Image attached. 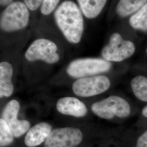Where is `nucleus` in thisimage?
<instances>
[{
  "label": "nucleus",
  "mask_w": 147,
  "mask_h": 147,
  "mask_svg": "<svg viewBox=\"0 0 147 147\" xmlns=\"http://www.w3.org/2000/svg\"><path fill=\"white\" fill-rule=\"evenodd\" d=\"M55 24L69 43L81 42L87 26L82 12L75 0H64L53 13Z\"/></svg>",
  "instance_id": "1"
},
{
  "label": "nucleus",
  "mask_w": 147,
  "mask_h": 147,
  "mask_svg": "<svg viewBox=\"0 0 147 147\" xmlns=\"http://www.w3.org/2000/svg\"><path fill=\"white\" fill-rule=\"evenodd\" d=\"M129 28L126 20L117 23L109 36L108 42L101 50L102 58L111 63L121 62L134 55L135 44L125 37Z\"/></svg>",
  "instance_id": "2"
},
{
  "label": "nucleus",
  "mask_w": 147,
  "mask_h": 147,
  "mask_svg": "<svg viewBox=\"0 0 147 147\" xmlns=\"http://www.w3.org/2000/svg\"><path fill=\"white\" fill-rule=\"evenodd\" d=\"M112 68V63L102 58H80L69 64L67 73L71 78H84L107 73Z\"/></svg>",
  "instance_id": "3"
},
{
  "label": "nucleus",
  "mask_w": 147,
  "mask_h": 147,
  "mask_svg": "<svg viewBox=\"0 0 147 147\" xmlns=\"http://www.w3.org/2000/svg\"><path fill=\"white\" fill-rule=\"evenodd\" d=\"M29 17L28 8L24 3H11L0 16V28L6 32L21 30L27 26Z\"/></svg>",
  "instance_id": "4"
},
{
  "label": "nucleus",
  "mask_w": 147,
  "mask_h": 147,
  "mask_svg": "<svg viewBox=\"0 0 147 147\" xmlns=\"http://www.w3.org/2000/svg\"><path fill=\"white\" fill-rule=\"evenodd\" d=\"M91 110L99 118L110 120L115 117L121 118L128 117L130 114L131 107L124 98L112 95L93 103L91 106Z\"/></svg>",
  "instance_id": "5"
},
{
  "label": "nucleus",
  "mask_w": 147,
  "mask_h": 147,
  "mask_svg": "<svg viewBox=\"0 0 147 147\" xmlns=\"http://www.w3.org/2000/svg\"><path fill=\"white\" fill-rule=\"evenodd\" d=\"M56 43L45 38L38 39L32 42L25 53V58L30 62L42 61L50 64L57 63L60 59Z\"/></svg>",
  "instance_id": "6"
},
{
  "label": "nucleus",
  "mask_w": 147,
  "mask_h": 147,
  "mask_svg": "<svg viewBox=\"0 0 147 147\" xmlns=\"http://www.w3.org/2000/svg\"><path fill=\"white\" fill-rule=\"evenodd\" d=\"M111 86L110 79L104 75H95L78 79L72 89L74 93L80 97H91L100 94Z\"/></svg>",
  "instance_id": "7"
},
{
  "label": "nucleus",
  "mask_w": 147,
  "mask_h": 147,
  "mask_svg": "<svg viewBox=\"0 0 147 147\" xmlns=\"http://www.w3.org/2000/svg\"><path fill=\"white\" fill-rule=\"evenodd\" d=\"M147 2V0H111L106 21L112 23L127 20Z\"/></svg>",
  "instance_id": "8"
},
{
  "label": "nucleus",
  "mask_w": 147,
  "mask_h": 147,
  "mask_svg": "<svg viewBox=\"0 0 147 147\" xmlns=\"http://www.w3.org/2000/svg\"><path fill=\"white\" fill-rule=\"evenodd\" d=\"M82 140V132L78 128H57L50 132L45 141L44 147H76L81 143Z\"/></svg>",
  "instance_id": "9"
},
{
  "label": "nucleus",
  "mask_w": 147,
  "mask_h": 147,
  "mask_svg": "<svg viewBox=\"0 0 147 147\" xmlns=\"http://www.w3.org/2000/svg\"><path fill=\"white\" fill-rule=\"evenodd\" d=\"M20 104L16 100L10 101L5 106L2 115V119L9 127L15 137H20L25 134L30 127V123L26 120H19L18 115Z\"/></svg>",
  "instance_id": "10"
},
{
  "label": "nucleus",
  "mask_w": 147,
  "mask_h": 147,
  "mask_svg": "<svg viewBox=\"0 0 147 147\" xmlns=\"http://www.w3.org/2000/svg\"><path fill=\"white\" fill-rule=\"evenodd\" d=\"M88 24H93L107 13L111 0H75Z\"/></svg>",
  "instance_id": "11"
},
{
  "label": "nucleus",
  "mask_w": 147,
  "mask_h": 147,
  "mask_svg": "<svg viewBox=\"0 0 147 147\" xmlns=\"http://www.w3.org/2000/svg\"><path fill=\"white\" fill-rule=\"evenodd\" d=\"M56 109L64 115L77 118L84 117L87 113V108L83 102L75 97L67 96L57 101Z\"/></svg>",
  "instance_id": "12"
},
{
  "label": "nucleus",
  "mask_w": 147,
  "mask_h": 147,
  "mask_svg": "<svg viewBox=\"0 0 147 147\" xmlns=\"http://www.w3.org/2000/svg\"><path fill=\"white\" fill-rule=\"evenodd\" d=\"M51 131L52 126L49 123H39L29 129L25 138V143L27 147H37L47 140Z\"/></svg>",
  "instance_id": "13"
},
{
  "label": "nucleus",
  "mask_w": 147,
  "mask_h": 147,
  "mask_svg": "<svg viewBox=\"0 0 147 147\" xmlns=\"http://www.w3.org/2000/svg\"><path fill=\"white\" fill-rule=\"evenodd\" d=\"M13 69L7 62H0V98L9 97L13 94L14 86L11 82Z\"/></svg>",
  "instance_id": "14"
},
{
  "label": "nucleus",
  "mask_w": 147,
  "mask_h": 147,
  "mask_svg": "<svg viewBox=\"0 0 147 147\" xmlns=\"http://www.w3.org/2000/svg\"><path fill=\"white\" fill-rule=\"evenodd\" d=\"M126 21L134 30L147 32V2Z\"/></svg>",
  "instance_id": "15"
},
{
  "label": "nucleus",
  "mask_w": 147,
  "mask_h": 147,
  "mask_svg": "<svg viewBox=\"0 0 147 147\" xmlns=\"http://www.w3.org/2000/svg\"><path fill=\"white\" fill-rule=\"evenodd\" d=\"M131 87L138 99L147 102V78L142 75L137 76L132 80Z\"/></svg>",
  "instance_id": "16"
},
{
  "label": "nucleus",
  "mask_w": 147,
  "mask_h": 147,
  "mask_svg": "<svg viewBox=\"0 0 147 147\" xmlns=\"http://www.w3.org/2000/svg\"><path fill=\"white\" fill-rule=\"evenodd\" d=\"M14 141V136L3 119L0 118V147L9 146Z\"/></svg>",
  "instance_id": "17"
},
{
  "label": "nucleus",
  "mask_w": 147,
  "mask_h": 147,
  "mask_svg": "<svg viewBox=\"0 0 147 147\" xmlns=\"http://www.w3.org/2000/svg\"><path fill=\"white\" fill-rule=\"evenodd\" d=\"M61 0H44L40 7V12L44 16H48L54 11L60 5Z\"/></svg>",
  "instance_id": "18"
},
{
  "label": "nucleus",
  "mask_w": 147,
  "mask_h": 147,
  "mask_svg": "<svg viewBox=\"0 0 147 147\" xmlns=\"http://www.w3.org/2000/svg\"><path fill=\"white\" fill-rule=\"evenodd\" d=\"M44 0H24L25 5L27 7L31 10L36 11L41 7Z\"/></svg>",
  "instance_id": "19"
},
{
  "label": "nucleus",
  "mask_w": 147,
  "mask_h": 147,
  "mask_svg": "<svg viewBox=\"0 0 147 147\" xmlns=\"http://www.w3.org/2000/svg\"><path fill=\"white\" fill-rule=\"evenodd\" d=\"M136 147H147V131L139 137L137 141Z\"/></svg>",
  "instance_id": "20"
},
{
  "label": "nucleus",
  "mask_w": 147,
  "mask_h": 147,
  "mask_svg": "<svg viewBox=\"0 0 147 147\" xmlns=\"http://www.w3.org/2000/svg\"><path fill=\"white\" fill-rule=\"evenodd\" d=\"M13 0H0V5L2 6L10 5Z\"/></svg>",
  "instance_id": "21"
},
{
  "label": "nucleus",
  "mask_w": 147,
  "mask_h": 147,
  "mask_svg": "<svg viewBox=\"0 0 147 147\" xmlns=\"http://www.w3.org/2000/svg\"><path fill=\"white\" fill-rule=\"evenodd\" d=\"M142 115L144 117L147 118V106L143 108L142 110Z\"/></svg>",
  "instance_id": "22"
},
{
  "label": "nucleus",
  "mask_w": 147,
  "mask_h": 147,
  "mask_svg": "<svg viewBox=\"0 0 147 147\" xmlns=\"http://www.w3.org/2000/svg\"><path fill=\"white\" fill-rule=\"evenodd\" d=\"M146 53H147V49H146Z\"/></svg>",
  "instance_id": "23"
}]
</instances>
